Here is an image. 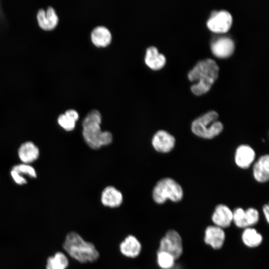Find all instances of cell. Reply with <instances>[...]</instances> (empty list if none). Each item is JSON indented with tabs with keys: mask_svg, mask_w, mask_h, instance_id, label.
<instances>
[{
	"mask_svg": "<svg viewBox=\"0 0 269 269\" xmlns=\"http://www.w3.org/2000/svg\"><path fill=\"white\" fill-rule=\"evenodd\" d=\"M241 238L244 244L249 248L258 247L263 240L262 235L256 229L252 227L245 228Z\"/></svg>",
	"mask_w": 269,
	"mask_h": 269,
	"instance_id": "obj_21",
	"label": "cell"
},
{
	"mask_svg": "<svg viewBox=\"0 0 269 269\" xmlns=\"http://www.w3.org/2000/svg\"><path fill=\"white\" fill-rule=\"evenodd\" d=\"M263 212L268 223L269 222V206L268 204H265L263 207Z\"/></svg>",
	"mask_w": 269,
	"mask_h": 269,
	"instance_id": "obj_30",
	"label": "cell"
},
{
	"mask_svg": "<svg viewBox=\"0 0 269 269\" xmlns=\"http://www.w3.org/2000/svg\"><path fill=\"white\" fill-rule=\"evenodd\" d=\"M101 201L105 207L111 208L120 207L123 201L122 193L115 187L107 186L103 190Z\"/></svg>",
	"mask_w": 269,
	"mask_h": 269,
	"instance_id": "obj_15",
	"label": "cell"
},
{
	"mask_svg": "<svg viewBox=\"0 0 269 269\" xmlns=\"http://www.w3.org/2000/svg\"><path fill=\"white\" fill-rule=\"evenodd\" d=\"M233 222L236 227L239 228H247L244 209L241 207H238L233 211Z\"/></svg>",
	"mask_w": 269,
	"mask_h": 269,
	"instance_id": "obj_23",
	"label": "cell"
},
{
	"mask_svg": "<svg viewBox=\"0 0 269 269\" xmlns=\"http://www.w3.org/2000/svg\"><path fill=\"white\" fill-rule=\"evenodd\" d=\"M11 175L15 182L18 184H23L26 183V179L16 171L12 169Z\"/></svg>",
	"mask_w": 269,
	"mask_h": 269,
	"instance_id": "obj_28",
	"label": "cell"
},
{
	"mask_svg": "<svg viewBox=\"0 0 269 269\" xmlns=\"http://www.w3.org/2000/svg\"><path fill=\"white\" fill-rule=\"evenodd\" d=\"M82 127L84 139L92 148L98 149L102 145H107L112 142V134L108 131H102L100 124H90Z\"/></svg>",
	"mask_w": 269,
	"mask_h": 269,
	"instance_id": "obj_5",
	"label": "cell"
},
{
	"mask_svg": "<svg viewBox=\"0 0 269 269\" xmlns=\"http://www.w3.org/2000/svg\"><path fill=\"white\" fill-rule=\"evenodd\" d=\"M39 153L38 148L30 141L22 143L18 149L19 157L24 163H31L35 160Z\"/></svg>",
	"mask_w": 269,
	"mask_h": 269,
	"instance_id": "obj_19",
	"label": "cell"
},
{
	"mask_svg": "<svg viewBox=\"0 0 269 269\" xmlns=\"http://www.w3.org/2000/svg\"><path fill=\"white\" fill-rule=\"evenodd\" d=\"M62 248L69 256L81 264L96 262L100 257L95 245L74 231L66 235Z\"/></svg>",
	"mask_w": 269,
	"mask_h": 269,
	"instance_id": "obj_1",
	"label": "cell"
},
{
	"mask_svg": "<svg viewBox=\"0 0 269 269\" xmlns=\"http://www.w3.org/2000/svg\"><path fill=\"white\" fill-rule=\"evenodd\" d=\"M151 143L156 151L167 153L173 149L175 144V138L167 131L159 130L153 135Z\"/></svg>",
	"mask_w": 269,
	"mask_h": 269,
	"instance_id": "obj_9",
	"label": "cell"
},
{
	"mask_svg": "<svg viewBox=\"0 0 269 269\" xmlns=\"http://www.w3.org/2000/svg\"><path fill=\"white\" fill-rule=\"evenodd\" d=\"M218 114L210 111L195 119L191 125L192 132L204 139H212L220 134L223 130V124L218 120Z\"/></svg>",
	"mask_w": 269,
	"mask_h": 269,
	"instance_id": "obj_3",
	"label": "cell"
},
{
	"mask_svg": "<svg viewBox=\"0 0 269 269\" xmlns=\"http://www.w3.org/2000/svg\"><path fill=\"white\" fill-rule=\"evenodd\" d=\"M64 115L69 119L72 120L75 122L79 119V114L78 112L73 109H69L67 110Z\"/></svg>",
	"mask_w": 269,
	"mask_h": 269,
	"instance_id": "obj_29",
	"label": "cell"
},
{
	"mask_svg": "<svg viewBox=\"0 0 269 269\" xmlns=\"http://www.w3.org/2000/svg\"><path fill=\"white\" fill-rule=\"evenodd\" d=\"M259 211L255 208L250 207L245 210V219L247 227H252L259 220Z\"/></svg>",
	"mask_w": 269,
	"mask_h": 269,
	"instance_id": "obj_24",
	"label": "cell"
},
{
	"mask_svg": "<svg viewBox=\"0 0 269 269\" xmlns=\"http://www.w3.org/2000/svg\"><path fill=\"white\" fill-rule=\"evenodd\" d=\"M102 116L97 110H92L86 116L82 122V126L93 123H101Z\"/></svg>",
	"mask_w": 269,
	"mask_h": 269,
	"instance_id": "obj_25",
	"label": "cell"
},
{
	"mask_svg": "<svg viewBox=\"0 0 269 269\" xmlns=\"http://www.w3.org/2000/svg\"><path fill=\"white\" fill-rule=\"evenodd\" d=\"M36 17L39 26L45 30L53 29L58 24V15L51 6L47 7L46 11L40 8L37 12Z\"/></svg>",
	"mask_w": 269,
	"mask_h": 269,
	"instance_id": "obj_13",
	"label": "cell"
},
{
	"mask_svg": "<svg viewBox=\"0 0 269 269\" xmlns=\"http://www.w3.org/2000/svg\"><path fill=\"white\" fill-rule=\"evenodd\" d=\"M58 123L65 130L71 131L74 129L76 122L67 118L64 114L58 117Z\"/></svg>",
	"mask_w": 269,
	"mask_h": 269,
	"instance_id": "obj_26",
	"label": "cell"
},
{
	"mask_svg": "<svg viewBox=\"0 0 269 269\" xmlns=\"http://www.w3.org/2000/svg\"><path fill=\"white\" fill-rule=\"evenodd\" d=\"M152 197L158 204H162L167 200L173 202L180 201L183 197V190L181 185L169 177L159 180L154 187Z\"/></svg>",
	"mask_w": 269,
	"mask_h": 269,
	"instance_id": "obj_4",
	"label": "cell"
},
{
	"mask_svg": "<svg viewBox=\"0 0 269 269\" xmlns=\"http://www.w3.org/2000/svg\"><path fill=\"white\" fill-rule=\"evenodd\" d=\"M156 263L161 269H172L176 260L171 254L164 251H157Z\"/></svg>",
	"mask_w": 269,
	"mask_h": 269,
	"instance_id": "obj_22",
	"label": "cell"
},
{
	"mask_svg": "<svg viewBox=\"0 0 269 269\" xmlns=\"http://www.w3.org/2000/svg\"><path fill=\"white\" fill-rule=\"evenodd\" d=\"M224 230L215 225H210L205 230V243L215 250L221 249L225 241Z\"/></svg>",
	"mask_w": 269,
	"mask_h": 269,
	"instance_id": "obj_10",
	"label": "cell"
},
{
	"mask_svg": "<svg viewBox=\"0 0 269 269\" xmlns=\"http://www.w3.org/2000/svg\"><path fill=\"white\" fill-rule=\"evenodd\" d=\"M235 48L234 41L229 37L223 36L216 39L211 44V50L216 56L225 58L232 55Z\"/></svg>",
	"mask_w": 269,
	"mask_h": 269,
	"instance_id": "obj_14",
	"label": "cell"
},
{
	"mask_svg": "<svg viewBox=\"0 0 269 269\" xmlns=\"http://www.w3.org/2000/svg\"><path fill=\"white\" fill-rule=\"evenodd\" d=\"M214 225L225 229L233 223V211L227 205L220 204L216 206L212 215Z\"/></svg>",
	"mask_w": 269,
	"mask_h": 269,
	"instance_id": "obj_11",
	"label": "cell"
},
{
	"mask_svg": "<svg viewBox=\"0 0 269 269\" xmlns=\"http://www.w3.org/2000/svg\"><path fill=\"white\" fill-rule=\"evenodd\" d=\"M69 265L68 258L64 253L58 251L46 260V269H67Z\"/></svg>",
	"mask_w": 269,
	"mask_h": 269,
	"instance_id": "obj_20",
	"label": "cell"
},
{
	"mask_svg": "<svg viewBox=\"0 0 269 269\" xmlns=\"http://www.w3.org/2000/svg\"><path fill=\"white\" fill-rule=\"evenodd\" d=\"M256 153L249 145L243 144L238 146L235 153V162L240 168L246 169L249 167L254 161Z\"/></svg>",
	"mask_w": 269,
	"mask_h": 269,
	"instance_id": "obj_12",
	"label": "cell"
},
{
	"mask_svg": "<svg viewBox=\"0 0 269 269\" xmlns=\"http://www.w3.org/2000/svg\"><path fill=\"white\" fill-rule=\"evenodd\" d=\"M157 251L166 252L178 259L183 252L182 239L179 233L173 229L168 230L160 239Z\"/></svg>",
	"mask_w": 269,
	"mask_h": 269,
	"instance_id": "obj_6",
	"label": "cell"
},
{
	"mask_svg": "<svg viewBox=\"0 0 269 269\" xmlns=\"http://www.w3.org/2000/svg\"><path fill=\"white\" fill-rule=\"evenodd\" d=\"M142 244L139 239L133 234H129L119 245V250L124 257L135 259L139 256L142 251Z\"/></svg>",
	"mask_w": 269,
	"mask_h": 269,
	"instance_id": "obj_8",
	"label": "cell"
},
{
	"mask_svg": "<svg viewBox=\"0 0 269 269\" xmlns=\"http://www.w3.org/2000/svg\"><path fill=\"white\" fill-rule=\"evenodd\" d=\"M91 37L93 43L99 47H105L110 44L112 40V34L106 26L99 25L93 28Z\"/></svg>",
	"mask_w": 269,
	"mask_h": 269,
	"instance_id": "obj_18",
	"label": "cell"
},
{
	"mask_svg": "<svg viewBox=\"0 0 269 269\" xmlns=\"http://www.w3.org/2000/svg\"><path fill=\"white\" fill-rule=\"evenodd\" d=\"M253 176L258 182L265 183L269 179V156L268 154L260 156L255 163L253 168Z\"/></svg>",
	"mask_w": 269,
	"mask_h": 269,
	"instance_id": "obj_16",
	"label": "cell"
},
{
	"mask_svg": "<svg viewBox=\"0 0 269 269\" xmlns=\"http://www.w3.org/2000/svg\"><path fill=\"white\" fill-rule=\"evenodd\" d=\"M232 23L231 13L225 10L213 11L207 21L208 27L216 32H225L230 28Z\"/></svg>",
	"mask_w": 269,
	"mask_h": 269,
	"instance_id": "obj_7",
	"label": "cell"
},
{
	"mask_svg": "<svg viewBox=\"0 0 269 269\" xmlns=\"http://www.w3.org/2000/svg\"><path fill=\"white\" fill-rule=\"evenodd\" d=\"M12 169L16 171L20 174L21 173L26 174L32 177H36V173L34 169L29 165L26 164L17 165L14 166Z\"/></svg>",
	"mask_w": 269,
	"mask_h": 269,
	"instance_id": "obj_27",
	"label": "cell"
},
{
	"mask_svg": "<svg viewBox=\"0 0 269 269\" xmlns=\"http://www.w3.org/2000/svg\"><path fill=\"white\" fill-rule=\"evenodd\" d=\"M218 71V65L214 60L207 58L199 61L188 73L190 81H198L191 86L192 92L196 95L206 93L217 79Z\"/></svg>",
	"mask_w": 269,
	"mask_h": 269,
	"instance_id": "obj_2",
	"label": "cell"
},
{
	"mask_svg": "<svg viewBox=\"0 0 269 269\" xmlns=\"http://www.w3.org/2000/svg\"><path fill=\"white\" fill-rule=\"evenodd\" d=\"M144 61L149 67L157 70L165 65L166 58L163 54L158 52L155 46H151L146 49Z\"/></svg>",
	"mask_w": 269,
	"mask_h": 269,
	"instance_id": "obj_17",
	"label": "cell"
}]
</instances>
